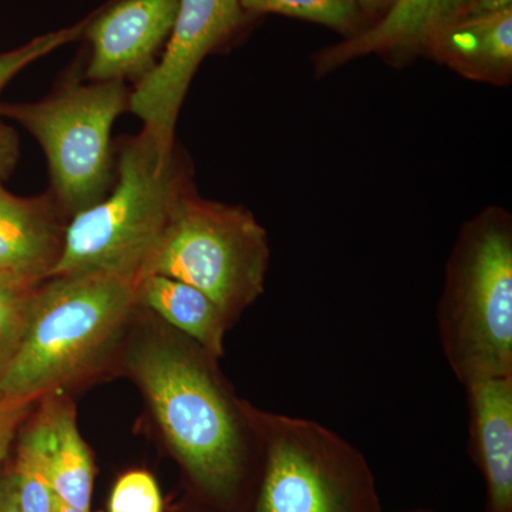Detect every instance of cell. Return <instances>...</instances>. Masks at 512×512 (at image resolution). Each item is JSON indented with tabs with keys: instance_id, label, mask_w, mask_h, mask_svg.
Masks as SVG:
<instances>
[{
	"instance_id": "6da1fadb",
	"label": "cell",
	"mask_w": 512,
	"mask_h": 512,
	"mask_svg": "<svg viewBox=\"0 0 512 512\" xmlns=\"http://www.w3.org/2000/svg\"><path fill=\"white\" fill-rule=\"evenodd\" d=\"M217 360L187 336L168 333L137 343L127 367L201 500L238 512L251 505L261 451L248 404L229 392Z\"/></svg>"
},
{
	"instance_id": "7a4b0ae2",
	"label": "cell",
	"mask_w": 512,
	"mask_h": 512,
	"mask_svg": "<svg viewBox=\"0 0 512 512\" xmlns=\"http://www.w3.org/2000/svg\"><path fill=\"white\" fill-rule=\"evenodd\" d=\"M191 190L177 147H164L144 130L130 138L120 150L114 190L67 225L52 276L103 274L137 284Z\"/></svg>"
},
{
	"instance_id": "3957f363",
	"label": "cell",
	"mask_w": 512,
	"mask_h": 512,
	"mask_svg": "<svg viewBox=\"0 0 512 512\" xmlns=\"http://www.w3.org/2000/svg\"><path fill=\"white\" fill-rule=\"evenodd\" d=\"M134 308L136 284L119 276L57 275L40 282L0 397L35 402L82 379L116 346Z\"/></svg>"
},
{
	"instance_id": "277c9868",
	"label": "cell",
	"mask_w": 512,
	"mask_h": 512,
	"mask_svg": "<svg viewBox=\"0 0 512 512\" xmlns=\"http://www.w3.org/2000/svg\"><path fill=\"white\" fill-rule=\"evenodd\" d=\"M437 332L458 382L512 376V217L485 208L458 232L437 305Z\"/></svg>"
},
{
	"instance_id": "5b68a950",
	"label": "cell",
	"mask_w": 512,
	"mask_h": 512,
	"mask_svg": "<svg viewBox=\"0 0 512 512\" xmlns=\"http://www.w3.org/2000/svg\"><path fill=\"white\" fill-rule=\"evenodd\" d=\"M261 451L249 512H382L365 456L315 420L248 406Z\"/></svg>"
},
{
	"instance_id": "8992f818",
	"label": "cell",
	"mask_w": 512,
	"mask_h": 512,
	"mask_svg": "<svg viewBox=\"0 0 512 512\" xmlns=\"http://www.w3.org/2000/svg\"><path fill=\"white\" fill-rule=\"evenodd\" d=\"M269 256L268 234L252 212L191 190L141 278L164 275L195 286L234 322L264 293Z\"/></svg>"
},
{
	"instance_id": "52a82bcc",
	"label": "cell",
	"mask_w": 512,
	"mask_h": 512,
	"mask_svg": "<svg viewBox=\"0 0 512 512\" xmlns=\"http://www.w3.org/2000/svg\"><path fill=\"white\" fill-rule=\"evenodd\" d=\"M123 82L69 84L37 103L0 104V117L18 121L39 141L64 214L103 200L111 183V128L128 109Z\"/></svg>"
},
{
	"instance_id": "ba28073f",
	"label": "cell",
	"mask_w": 512,
	"mask_h": 512,
	"mask_svg": "<svg viewBox=\"0 0 512 512\" xmlns=\"http://www.w3.org/2000/svg\"><path fill=\"white\" fill-rule=\"evenodd\" d=\"M249 19L239 0H180L163 57L128 99V110L158 143L175 146V124L192 77L202 60L234 39Z\"/></svg>"
},
{
	"instance_id": "9c48e42d",
	"label": "cell",
	"mask_w": 512,
	"mask_h": 512,
	"mask_svg": "<svg viewBox=\"0 0 512 512\" xmlns=\"http://www.w3.org/2000/svg\"><path fill=\"white\" fill-rule=\"evenodd\" d=\"M180 0H117L89 18L92 45L86 76L93 82L141 79L157 64L177 19Z\"/></svg>"
},
{
	"instance_id": "30bf717a",
	"label": "cell",
	"mask_w": 512,
	"mask_h": 512,
	"mask_svg": "<svg viewBox=\"0 0 512 512\" xmlns=\"http://www.w3.org/2000/svg\"><path fill=\"white\" fill-rule=\"evenodd\" d=\"M473 0H397L375 25L359 35L323 47L312 57L316 77L335 72L353 60L379 56L393 67L426 57L431 37L448 23L463 18Z\"/></svg>"
},
{
	"instance_id": "8fae6325",
	"label": "cell",
	"mask_w": 512,
	"mask_h": 512,
	"mask_svg": "<svg viewBox=\"0 0 512 512\" xmlns=\"http://www.w3.org/2000/svg\"><path fill=\"white\" fill-rule=\"evenodd\" d=\"M64 214L55 195L22 198L0 181V275L40 284L63 251Z\"/></svg>"
},
{
	"instance_id": "7c38bea8",
	"label": "cell",
	"mask_w": 512,
	"mask_h": 512,
	"mask_svg": "<svg viewBox=\"0 0 512 512\" xmlns=\"http://www.w3.org/2000/svg\"><path fill=\"white\" fill-rule=\"evenodd\" d=\"M468 450L485 485V511L512 512V376L467 384Z\"/></svg>"
},
{
	"instance_id": "4fadbf2b",
	"label": "cell",
	"mask_w": 512,
	"mask_h": 512,
	"mask_svg": "<svg viewBox=\"0 0 512 512\" xmlns=\"http://www.w3.org/2000/svg\"><path fill=\"white\" fill-rule=\"evenodd\" d=\"M426 57L474 82L507 86L512 77V9L448 23L431 37Z\"/></svg>"
},
{
	"instance_id": "5bb4252c",
	"label": "cell",
	"mask_w": 512,
	"mask_h": 512,
	"mask_svg": "<svg viewBox=\"0 0 512 512\" xmlns=\"http://www.w3.org/2000/svg\"><path fill=\"white\" fill-rule=\"evenodd\" d=\"M136 301L215 359L224 355L225 335L232 322L200 289L170 276L151 274L137 282Z\"/></svg>"
},
{
	"instance_id": "9a60e30c",
	"label": "cell",
	"mask_w": 512,
	"mask_h": 512,
	"mask_svg": "<svg viewBox=\"0 0 512 512\" xmlns=\"http://www.w3.org/2000/svg\"><path fill=\"white\" fill-rule=\"evenodd\" d=\"M40 419L46 433L50 483L57 500L79 510H90L94 466L92 453L80 436L76 412L69 400L43 396Z\"/></svg>"
},
{
	"instance_id": "2e32d148",
	"label": "cell",
	"mask_w": 512,
	"mask_h": 512,
	"mask_svg": "<svg viewBox=\"0 0 512 512\" xmlns=\"http://www.w3.org/2000/svg\"><path fill=\"white\" fill-rule=\"evenodd\" d=\"M13 488L22 512H53L56 495L50 483L46 433L39 414L23 431L12 473Z\"/></svg>"
},
{
	"instance_id": "e0dca14e",
	"label": "cell",
	"mask_w": 512,
	"mask_h": 512,
	"mask_svg": "<svg viewBox=\"0 0 512 512\" xmlns=\"http://www.w3.org/2000/svg\"><path fill=\"white\" fill-rule=\"evenodd\" d=\"M239 5L251 18L274 13L305 20L333 30L343 39L359 35L366 29L356 0H239Z\"/></svg>"
},
{
	"instance_id": "ac0fdd59",
	"label": "cell",
	"mask_w": 512,
	"mask_h": 512,
	"mask_svg": "<svg viewBox=\"0 0 512 512\" xmlns=\"http://www.w3.org/2000/svg\"><path fill=\"white\" fill-rule=\"evenodd\" d=\"M37 285L0 275V382L25 338Z\"/></svg>"
},
{
	"instance_id": "d6986e66",
	"label": "cell",
	"mask_w": 512,
	"mask_h": 512,
	"mask_svg": "<svg viewBox=\"0 0 512 512\" xmlns=\"http://www.w3.org/2000/svg\"><path fill=\"white\" fill-rule=\"evenodd\" d=\"M89 18L70 26L57 30V32L46 33L30 40L26 45L18 47V49L10 50V52L0 53V92L19 72H22L29 64L36 62L52 53L53 50L59 49L67 43H72L84 35Z\"/></svg>"
},
{
	"instance_id": "ffe728a7",
	"label": "cell",
	"mask_w": 512,
	"mask_h": 512,
	"mask_svg": "<svg viewBox=\"0 0 512 512\" xmlns=\"http://www.w3.org/2000/svg\"><path fill=\"white\" fill-rule=\"evenodd\" d=\"M110 512H163L160 488L146 471H130L114 485Z\"/></svg>"
},
{
	"instance_id": "44dd1931",
	"label": "cell",
	"mask_w": 512,
	"mask_h": 512,
	"mask_svg": "<svg viewBox=\"0 0 512 512\" xmlns=\"http://www.w3.org/2000/svg\"><path fill=\"white\" fill-rule=\"evenodd\" d=\"M32 403L30 400L0 397V466L8 456L10 444L15 439L20 424L28 416Z\"/></svg>"
},
{
	"instance_id": "7402d4cb",
	"label": "cell",
	"mask_w": 512,
	"mask_h": 512,
	"mask_svg": "<svg viewBox=\"0 0 512 512\" xmlns=\"http://www.w3.org/2000/svg\"><path fill=\"white\" fill-rule=\"evenodd\" d=\"M19 158V141L15 130L0 121V181L15 170Z\"/></svg>"
},
{
	"instance_id": "603a6c76",
	"label": "cell",
	"mask_w": 512,
	"mask_h": 512,
	"mask_svg": "<svg viewBox=\"0 0 512 512\" xmlns=\"http://www.w3.org/2000/svg\"><path fill=\"white\" fill-rule=\"evenodd\" d=\"M396 2L397 0H356L357 8L365 19L366 28L382 20Z\"/></svg>"
},
{
	"instance_id": "cb8c5ba5",
	"label": "cell",
	"mask_w": 512,
	"mask_h": 512,
	"mask_svg": "<svg viewBox=\"0 0 512 512\" xmlns=\"http://www.w3.org/2000/svg\"><path fill=\"white\" fill-rule=\"evenodd\" d=\"M508 9H512V0H473L464 12L463 18L495 15Z\"/></svg>"
},
{
	"instance_id": "d4e9b609",
	"label": "cell",
	"mask_w": 512,
	"mask_h": 512,
	"mask_svg": "<svg viewBox=\"0 0 512 512\" xmlns=\"http://www.w3.org/2000/svg\"><path fill=\"white\" fill-rule=\"evenodd\" d=\"M0 512H22L16 500L12 477L6 476L0 480Z\"/></svg>"
},
{
	"instance_id": "484cf974",
	"label": "cell",
	"mask_w": 512,
	"mask_h": 512,
	"mask_svg": "<svg viewBox=\"0 0 512 512\" xmlns=\"http://www.w3.org/2000/svg\"><path fill=\"white\" fill-rule=\"evenodd\" d=\"M53 512H92L90 510H79V508L70 507V505L62 503V501L57 500L55 503V510Z\"/></svg>"
},
{
	"instance_id": "4316f807",
	"label": "cell",
	"mask_w": 512,
	"mask_h": 512,
	"mask_svg": "<svg viewBox=\"0 0 512 512\" xmlns=\"http://www.w3.org/2000/svg\"><path fill=\"white\" fill-rule=\"evenodd\" d=\"M404 512H436L433 510H429V508H416V510H409Z\"/></svg>"
}]
</instances>
